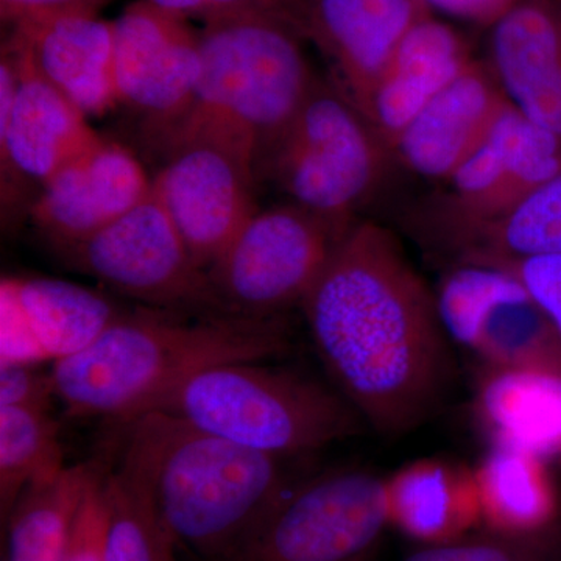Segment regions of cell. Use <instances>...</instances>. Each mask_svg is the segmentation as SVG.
<instances>
[{"label":"cell","instance_id":"cell-1","mask_svg":"<svg viewBox=\"0 0 561 561\" xmlns=\"http://www.w3.org/2000/svg\"><path fill=\"white\" fill-rule=\"evenodd\" d=\"M342 397L382 435L408 434L440 412L456 379L437 295L397 236L359 220L301 305Z\"/></svg>","mask_w":561,"mask_h":561},{"label":"cell","instance_id":"cell-2","mask_svg":"<svg viewBox=\"0 0 561 561\" xmlns=\"http://www.w3.org/2000/svg\"><path fill=\"white\" fill-rule=\"evenodd\" d=\"M291 348L289 323L275 319L124 312L98 342L54 362L57 400L73 419L127 424L197 373L265 362Z\"/></svg>","mask_w":561,"mask_h":561},{"label":"cell","instance_id":"cell-3","mask_svg":"<svg viewBox=\"0 0 561 561\" xmlns=\"http://www.w3.org/2000/svg\"><path fill=\"white\" fill-rule=\"evenodd\" d=\"M119 430L138 448L151 491L179 548L225 561L300 479L291 459L253 451L162 412Z\"/></svg>","mask_w":561,"mask_h":561},{"label":"cell","instance_id":"cell-4","mask_svg":"<svg viewBox=\"0 0 561 561\" xmlns=\"http://www.w3.org/2000/svg\"><path fill=\"white\" fill-rule=\"evenodd\" d=\"M198 36L202 70L194 103L168 131L203 128L241 144L261 183L317 80L306 41L273 13L210 21Z\"/></svg>","mask_w":561,"mask_h":561},{"label":"cell","instance_id":"cell-5","mask_svg":"<svg viewBox=\"0 0 561 561\" xmlns=\"http://www.w3.org/2000/svg\"><path fill=\"white\" fill-rule=\"evenodd\" d=\"M149 412L168 413L236 445L284 459L356 437L365 424L341 391L262 362H236L197 373Z\"/></svg>","mask_w":561,"mask_h":561},{"label":"cell","instance_id":"cell-6","mask_svg":"<svg viewBox=\"0 0 561 561\" xmlns=\"http://www.w3.org/2000/svg\"><path fill=\"white\" fill-rule=\"evenodd\" d=\"M398 164L393 150L331 81L317 77L262 181L291 203L351 228Z\"/></svg>","mask_w":561,"mask_h":561},{"label":"cell","instance_id":"cell-7","mask_svg":"<svg viewBox=\"0 0 561 561\" xmlns=\"http://www.w3.org/2000/svg\"><path fill=\"white\" fill-rule=\"evenodd\" d=\"M561 173V139L511 105L481 149L404 216L421 250L443 262L463 239Z\"/></svg>","mask_w":561,"mask_h":561},{"label":"cell","instance_id":"cell-8","mask_svg":"<svg viewBox=\"0 0 561 561\" xmlns=\"http://www.w3.org/2000/svg\"><path fill=\"white\" fill-rule=\"evenodd\" d=\"M348 231L291 202L257 210L206 271L221 316L275 319L301 308Z\"/></svg>","mask_w":561,"mask_h":561},{"label":"cell","instance_id":"cell-9","mask_svg":"<svg viewBox=\"0 0 561 561\" xmlns=\"http://www.w3.org/2000/svg\"><path fill=\"white\" fill-rule=\"evenodd\" d=\"M389 524L383 479L332 470L295 482L225 561H367Z\"/></svg>","mask_w":561,"mask_h":561},{"label":"cell","instance_id":"cell-10","mask_svg":"<svg viewBox=\"0 0 561 561\" xmlns=\"http://www.w3.org/2000/svg\"><path fill=\"white\" fill-rule=\"evenodd\" d=\"M61 250L79 271L149 309L221 316L208 272L195 264L153 191L108 227Z\"/></svg>","mask_w":561,"mask_h":561},{"label":"cell","instance_id":"cell-11","mask_svg":"<svg viewBox=\"0 0 561 561\" xmlns=\"http://www.w3.org/2000/svg\"><path fill=\"white\" fill-rule=\"evenodd\" d=\"M165 136L168 160L151 180V191L195 264L208 271L260 210L253 158L220 133L181 127Z\"/></svg>","mask_w":561,"mask_h":561},{"label":"cell","instance_id":"cell-12","mask_svg":"<svg viewBox=\"0 0 561 561\" xmlns=\"http://www.w3.org/2000/svg\"><path fill=\"white\" fill-rule=\"evenodd\" d=\"M437 301L449 337L486 367L561 376L559 335L513 276L486 265H453Z\"/></svg>","mask_w":561,"mask_h":561},{"label":"cell","instance_id":"cell-13","mask_svg":"<svg viewBox=\"0 0 561 561\" xmlns=\"http://www.w3.org/2000/svg\"><path fill=\"white\" fill-rule=\"evenodd\" d=\"M113 28L117 103L168 131L194 103L202 70L198 31L149 0L128 5Z\"/></svg>","mask_w":561,"mask_h":561},{"label":"cell","instance_id":"cell-14","mask_svg":"<svg viewBox=\"0 0 561 561\" xmlns=\"http://www.w3.org/2000/svg\"><path fill=\"white\" fill-rule=\"evenodd\" d=\"M431 11L421 0H286L284 20L312 43L331 83L364 114L409 32Z\"/></svg>","mask_w":561,"mask_h":561},{"label":"cell","instance_id":"cell-15","mask_svg":"<svg viewBox=\"0 0 561 561\" xmlns=\"http://www.w3.org/2000/svg\"><path fill=\"white\" fill-rule=\"evenodd\" d=\"M87 116L7 46L0 62V157L5 176L43 186L62 165L94 146Z\"/></svg>","mask_w":561,"mask_h":561},{"label":"cell","instance_id":"cell-16","mask_svg":"<svg viewBox=\"0 0 561 561\" xmlns=\"http://www.w3.org/2000/svg\"><path fill=\"white\" fill-rule=\"evenodd\" d=\"M486 62L472 60L401 133L393 147L398 164L421 179H451L511 108Z\"/></svg>","mask_w":561,"mask_h":561},{"label":"cell","instance_id":"cell-17","mask_svg":"<svg viewBox=\"0 0 561 561\" xmlns=\"http://www.w3.org/2000/svg\"><path fill=\"white\" fill-rule=\"evenodd\" d=\"M150 191L151 180L130 151L101 138L41 186L31 216L65 249L108 227Z\"/></svg>","mask_w":561,"mask_h":561},{"label":"cell","instance_id":"cell-18","mask_svg":"<svg viewBox=\"0 0 561 561\" xmlns=\"http://www.w3.org/2000/svg\"><path fill=\"white\" fill-rule=\"evenodd\" d=\"M489 65L508 101L561 139V0H519L491 27Z\"/></svg>","mask_w":561,"mask_h":561},{"label":"cell","instance_id":"cell-19","mask_svg":"<svg viewBox=\"0 0 561 561\" xmlns=\"http://www.w3.org/2000/svg\"><path fill=\"white\" fill-rule=\"evenodd\" d=\"M7 46L84 116H102L117 105L113 21L98 14H66L13 27Z\"/></svg>","mask_w":561,"mask_h":561},{"label":"cell","instance_id":"cell-20","mask_svg":"<svg viewBox=\"0 0 561 561\" xmlns=\"http://www.w3.org/2000/svg\"><path fill=\"white\" fill-rule=\"evenodd\" d=\"M474 60L467 41L451 25L421 20L402 39L364 111L393 150L409 122Z\"/></svg>","mask_w":561,"mask_h":561},{"label":"cell","instance_id":"cell-21","mask_svg":"<svg viewBox=\"0 0 561 561\" xmlns=\"http://www.w3.org/2000/svg\"><path fill=\"white\" fill-rule=\"evenodd\" d=\"M386 489L390 524L423 545L457 540L481 523L474 472L451 461H413Z\"/></svg>","mask_w":561,"mask_h":561},{"label":"cell","instance_id":"cell-22","mask_svg":"<svg viewBox=\"0 0 561 561\" xmlns=\"http://www.w3.org/2000/svg\"><path fill=\"white\" fill-rule=\"evenodd\" d=\"M476 409L494 443L541 459L561 454V376L486 367Z\"/></svg>","mask_w":561,"mask_h":561},{"label":"cell","instance_id":"cell-23","mask_svg":"<svg viewBox=\"0 0 561 561\" xmlns=\"http://www.w3.org/2000/svg\"><path fill=\"white\" fill-rule=\"evenodd\" d=\"M474 479L485 529L524 534L561 518L551 476L535 454L494 443Z\"/></svg>","mask_w":561,"mask_h":561},{"label":"cell","instance_id":"cell-24","mask_svg":"<svg viewBox=\"0 0 561 561\" xmlns=\"http://www.w3.org/2000/svg\"><path fill=\"white\" fill-rule=\"evenodd\" d=\"M122 449L119 467L105 479L103 561H175L179 545L154 501L142 456L127 437Z\"/></svg>","mask_w":561,"mask_h":561},{"label":"cell","instance_id":"cell-25","mask_svg":"<svg viewBox=\"0 0 561 561\" xmlns=\"http://www.w3.org/2000/svg\"><path fill=\"white\" fill-rule=\"evenodd\" d=\"M10 279L49 360L68 359L90 348L124 313L101 291L69 280Z\"/></svg>","mask_w":561,"mask_h":561},{"label":"cell","instance_id":"cell-26","mask_svg":"<svg viewBox=\"0 0 561 561\" xmlns=\"http://www.w3.org/2000/svg\"><path fill=\"white\" fill-rule=\"evenodd\" d=\"M541 254H561V173L500 220L463 239L442 264L453 267Z\"/></svg>","mask_w":561,"mask_h":561},{"label":"cell","instance_id":"cell-27","mask_svg":"<svg viewBox=\"0 0 561 561\" xmlns=\"http://www.w3.org/2000/svg\"><path fill=\"white\" fill-rule=\"evenodd\" d=\"M60 426L49 411L0 408V512L5 523L25 490L65 471Z\"/></svg>","mask_w":561,"mask_h":561},{"label":"cell","instance_id":"cell-28","mask_svg":"<svg viewBox=\"0 0 561 561\" xmlns=\"http://www.w3.org/2000/svg\"><path fill=\"white\" fill-rule=\"evenodd\" d=\"M402 561H561V518L524 534L485 529L440 545H424Z\"/></svg>","mask_w":561,"mask_h":561},{"label":"cell","instance_id":"cell-29","mask_svg":"<svg viewBox=\"0 0 561 561\" xmlns=\"http://www.w3.org/2000/svg\"><path fill=\"white\" fill-rule=\"evenodd\" d=\"M486 267L513 276L537 302L538 308L551 321L553 330L561 341V254H541V256L512 257L485 262Z\"/></svg>","mask_w":561,"mask_h":561},{"label":"cell","instance_id":"cell-30","mask_svg":"<svg viewBox=\"0 0 561 561\" xmlns=\"http://www.w3.org/2000/svg\"><path fill=\"white\" fill-rule=\"evenodd\" d=\"M46 353L25 316L10 278L0 284V365H41Z\"/></svg>","mask_w":561,"mask_h":561},{"label":"cell","instance_id":"cell-31","mask_svg":"<svg viewBox=\"0 0 561 561\" xmlns=\"http://www.w3.org/2000/svg\"><path fill=\"white\" fill-rule=\"evenodd\" d=\"M110 470L92 483L81 502L76 522L62 548L60 561H103V535H105L106 522L105 479Z\"/></svg>","mask_w":561,"mask_h":561},{"label":"cell","instance_id":"cell-32","mask_svg":"<svg viewBox=\"0 0 561 561\" xmlns=\"http://www.w3.org/2000/svg\"><path fill=\"white\" fill-rule=\"evenodd\" d=\"M57 400L51 370L39 365H0V408L50 411Z\"/></svg>","mask_w":561,"mask_h":561},{"label":"cell","instance_id":"cell-33","mask_svg":"<svg viewBox=\"0 0 561 561\" xmlns=\"http://www.w3.org/2000/svg\"><path fill=\"white\" fill-rule=\"evenodd\" d=\"M160 9L203 24L247 13H273L284 20L286 0H149Z\"/></svg>","mask_w":561,"mask_h":561},{"label":"cell","instance_id":"cell-34","mask_svg":"<svg viewBox=\"0 0 561 561\" xmlns=\"http://www.w3.org/2000/svg\"><path fill=\"white\" fill-rule=\"evenodd\" d=\"M110 0H0L2 21L11 27L66 14H98Z\"/></svg>","mask_w":561,"mask_h":561},{"label":"cell","instance_id":"cell-35","mask_svg":"<svg viewBox=\"0 0 561 561\" xmlns=\"http://www.w3.org/2000/svg\"><path fill=\"white\" fill-rule=\"evenodd\" d=\"M431 13L446 14L479 25L494 27L519 2V0H421Z\"/></svg>","mask_w":561,"mask_h":561}]
</instances>
